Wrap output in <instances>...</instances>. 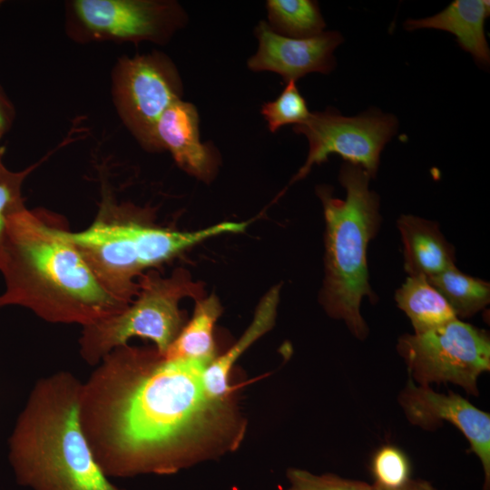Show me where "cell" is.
Wrapping results in <instances>:
<instances>
[{"label":"cell","instance_id":"obj_1","mask_svg":"<svg viewBox=\"0 0 490 490\" xmlns=\"http://www.w3.org/2000/svg\"><path fill=\"white\" fill-rule=\"evenodd\" d=\"M208 365L128 344L82 386L80 422L106 476L168 475L239 448L246 420L234 395L207 391Z\"/></svg>","mask_w":490,"mask_h":490},{"label":"cell","instance_id":"obj_2","mask_svg":"<svg viewBox=\"0 0 490 490\" xmlns=\"http://www.w3.org/2000/svg\"><path fill=\"white\" fill-rule=\"evenodd\" d=\"M67 230L61 216L40 208L25 207L8 218L0 250V309L17 306L51 323L84 327L128 305L100 285Z\"/></svg>","mask_w":490,"mask_h":490},{"label":"cell","instance_id":"obj_3","mask_svg":"<svg viewBox=\"0 0 490 490\" xmlns=\"http://www.w3.org/2000/svg\"><path fill=\"white\" fill-rule=\"evenodd\" d=\"M83 384L65 371L34 386L8 441L17 482L32 490H122L95 461L80 422Z\"/></svg>","mask_w":490,"mask_h":490},{"label":"cell","instance_id":"obj_4","mask_svg":"<svg viewBox=\"0 0 490 490\" xmlns=\"http://www.w3.org/2000/svg\"><path fill=\"white\" fill-rule=\"evenodd\" d=\"M247 225L224 221L191 231L161 227L155 224L152 209L119 202L105 183L93 222L80 231L68 230L66 235L100 285L129 304L145 270L207 239L242 232Z\"/></svg>","mask_w":490,"mask_h":490},{"label":"cell","instance_id":"obj_5","mask_svg":"<svg viewBox=\"0 0 490 490\" xmlns=\"http://www.w3.org/2000/svg\"><path fill=\"white\" fill-rule=\"evenodd\" d=\"M369 175L360 166L345 162L338 181L346 198L332 195V189L318 186L326 224L325 278L320 302L331 318L344 321L350 333L364 340L369 328L360 313L365 297L377 300L369 283L367 250L377 235L381 216L379 197L369 189Z\"/></svg>","mask_w":490,"mask_h":490},{"label":"cell","instance_id":"obj_6","mask_svg":"<svg viewBox=\"0 0 490 490\" xmlns=\"http://www.w3.org/2000/svg\"><path fill=\"white\" fill-rule=\"evenodd\" d=\"M138 284L136 296L122 310L83 327L79 350L89 365H98L108 353L135 337L152 340L163 354L183 327L181 299L198 300L203 296L201 284L192 281L183 269H176L168 277L149 270L141 275Z\"/></svg>","mask_w":490,"mask_h":490},{"label":"cell","instance_id":"obj_7","mask_svg":"<svg viewBox=\"0 0 490 490\" xmlns=\"http://www.w3.org/2000/svg\"><path fill=\"white\" fill-rule=\"evenodd\" d=\"M397 350L408 377L421 386L451 383L479 395V377L490 370L488 333L456 318L441 327L398 338Z\"/></svg>","mask_w":490,"mask_h":490},{"label":"cell","instance_id":"obj_8","mask_svg":"<svg viewBox=\"0 0 490 490\" xmlns=\"http://www.w3.org/2000/svg\"><path fill=\"white\" fill-rule=\"evenodd\" d=\"M64 15L65 33L78 44H164L187 23L186 12L172 0H71Z\"/></svg>","mask_w":490,"mask_h":490},{"label":"cell","instance_id":"obj_9","mask_svg":"<svg viewBox=\"0 0 490 490\" xmlns=\"http://www.w3.org/2000/svg\"><path fill=\"white\" fill-rule=\"evenodd\" d=\"M112 100L127 130L149 152H160L156 126L165 110L183 94L179 71L164 53L122 56L111 74Z\"/></svg>","mask_w":490,"mask_h":490},{"label":"cell","instance_id":"obj_10","mask_svg":"<svg viewBox=\"0 0 490 490\" xmlns=\"http://www.w3.org/2000/svg\"><path fill=\"white\" fill-rule=\"evenodd\" d=\"M397 119L373 108L357 116H344L332 107L310 113L308 120L293 127L309 142L305 163L291 182L305 178L315 164H321L330 153H337L345 162L360 166L371 179L376 178L380 153L396 134Z\"/></svg>","mask_w":490,"mask_h":490},{"label":"cell","instance_id":"obj_11","mask_svg":"<svg viewBox=\"0 0 490 490\" xmlns=\"http://www.w3.org/2000/svg\"><path fill=\"white\" fill-rule=\"evenodd\" d=\"M398 403L407 421L425 430H435L444 422L457 428L469 443L470 451L480 460L485 482L490 488V414L481 410L461 395L436 392L408 377L398 396Z\"/></svg>","mask_w":490,"mask_h":490},{"label":"cell","instance_id":"obj_12","mask_svg":"<svg viewBox=\"0 0 490 490\" xmlns=\"http://www.w3.org/2000/svg\"><path fill=\"white\" fill-rule=\"evenodd\" d=\"M259 45L247 65L253 72L270 71L285 83L297 81L309 73L329 74L336 66L335 49L343 42L336 31L309 38H290L274 32L267 22L255 28Z\"/></svg>","mask_w":490,"mask_h":490},{"label":"cell","instance_id":"obj_13","mask_svg":"<svg viewBox=\"0 0 490 490\" xmlns=\"http://www.w3.org/2000/svg\"><path fill=\"white\" fill-rule=\"evenodd\" d=\"M199 124L195 105L178 100L159 119L156 139L160 152L168 151L184 172L209 182L216 173L219 154L211 142H201Z\"/></svg>","mask_w":490,"mask_h":490},{"label":"cell","instance_id":"obj_14","mask_svg":"<svg viewBox=\"0 0 490 490\" xmlns=\"http://www.w3.org/2000/svg\"><path fill=\"white\" fill-rule=\"evenodd\" d=\"M490 15V2L486 0H455L435 15L407 19V31L433 28L453 34L459 46L469 53L483 67L490 64L485 22Z\"/></svg>","mask_w":490,"mask_h":490},{"label":"cell","instance_id":"obj_15","mask_svg":"<svg viewBox=\"0 0 490 490\" xmlns=\"http://www.w3.org/2000/svg\"><path fill=\"white\" fill-rule=\"evenodd\" d=\"M404 248V268L408 276L426 279L456 267L454 246L436 222L410 214L397 220Z\"/></svg>","mask_w":490,"mask_h":490},{"label":"cell","instance_id":"obj_16","mask_svg":"<svg viewBox=\"0 0 490 490\" xmlns=\"http://www.w3.org/2000/svg\"><path fill=\"white\" fill-rule=\"evenodd\" d=\"M279 292L280 285H277L262 297L250 324L240 338L222 355H217L204 369L203 383L212 397L225 398L234 395L230 385L233 365L250 345L273 328L277 317Z\"/></svg>","mask_w":490,"mask_h":490},{"label":"cell","instance_id":"obj_17","mask_svg":"<svg viewBox=\"0 0 490 490\" xmlns=\"http://www.w3.org/2000/svg\"><path fill=\"white\" fill-rule=\"evenodd\" d=\"M196 301L191 318L162 354L167 359L209 365L217 357L213 330L222 312L221 305L215 295Z\"/></svg>","mask_w":490,"mask_h":490},{"label":"cell","instance_id":"obj_18","mask_svg":"<svg viewBox=\"0 0 490 490\" xmlns=\"http://www.w3.org/2000/svg\"><path fill=\"white\" fill-rule=\"evenodd\" d=\"M395 300L409 318L414 333L426 332L457 318L444 296L424 276H407L397 289Z\"/></svg>","mask_w":490,"mask_h":490},{"label":"cell","instance_id":"obj_19","mask_svg":"<svg viewBox=\"0 0 490 490\" xmlns=\"http://www.w3.org/2000/svg\"><path fill=\"white\" fill-rule=\"evenodd\" d=\"M427 280L444 296L457 318H470L490 302V284L460 271L456 266Z\"/></svg>","mask_w":490,"mask_h":490},{"label":"cell","instance_id":"obj_20","mask_svg":"<svg viewBox=\"0 0 490 490\" xmlns=\"http://www.w3.org/2000/svg\"><path fill=\"white\" fill-rule=\"evenodd\" d=\"M266 8L270 27L287 37H313L323 33L326 27L316 1L268 0Z\"/></svg>","mask_w":490,"mask_h":490},{"label":"cell","instance_id":"obj_21","mask_svg":"<svg viewBox=\"0 0 490 490\" xmlns=\"http://www.w3.org/2000/svg\"><path fill=\"white\" fill-rule=\"evenodd\" d=\"M268 127L271 132L287 124L299 125L305 122L310 115L304 97L300 94L295 81L286 83L281 93L272 102L261 107Z\"/></svg>","mask_w":490,"mask_h":490},{"label":"cell","instance_id":"obj_22","mask_svg":"<svg viewBox=\"0 0 490 490\" xmlns=\"http://www.w3.org/2000/svg\"><path fill=\"white\" fill-rule=\"evenodd\" d=\"M411 463L407 454L393 445L377 448L370 460L375 485L383 488L400 487L411 479Z\"/></svg>","mask_w":490,"mask_h":490},{"label":"cell","instance_id":"obj_23","mask_svg":"<svg viewBox=\"0 0 490 490\" xmlns=\"http://www.w3.org/2000/svg\"><path fill=\"white\" fill-rule=\"evenodd\" d=\"M4 152L0 151V250L8 218L26 207L22 195L23 184L37 166L33 164L21 171L9 170L3 161Z\"/></svg>","mask_w":490,"mask_h":490},{"label":"cell","instance_id":"obj_24","mask_svg":"<svg viewBox=\"0 0 490 490\" xmlns=\"http://www.w3.org/2000/svg\"><path fill=\"white\" fill-rule=\"evenodd\" d=\"M289 486L283 490H375L374 485L334 474L315 475L299 468H289Z\"/></svg>","mask_w":490,"mask_h":490},{"label":"cell","instance_id":"obj_25","mask_svg":"<svg viewBox=\"0 0 490 490\" xmlns=\"http://www.w3.org/2000/svg\"><path fill=\"white\" fill-rule=\"evenodd\" d=\"M15 119V109L0 83V139L10 131Z\"/></svg>","mask_w":490,"mask_h":490},{"label":"cell","instance_id":"obj_26","mask_svg":"<svg viewBox=\"0 0 490 490\" xmlns=\"http://www.w3.org/2000/svg\"><path fill=\"white\" fill-rule=\"evenodd\" d=\"M375 490H437L432 484L424 479H413L411 478L408 482L403 485L400 487L397 488H383L373 485Z\"/></svg>","mask_w":490,"mask_h":490},{"label":"cell","instance_id":"obj_27","mask_svg":"<svg viewBox=\"0 0 490 490\" xmlns=\"http://www.w3.org/2000/svg\"><path fill=\"white\" fill-rule=\"evenodd\" d=\"M0 142H1V139H0ZM3 149H4V148H3V147L1 146V144H0V151H2Z\"/></svg>","mask_w":490,"mask_h":490}]
</instances>
